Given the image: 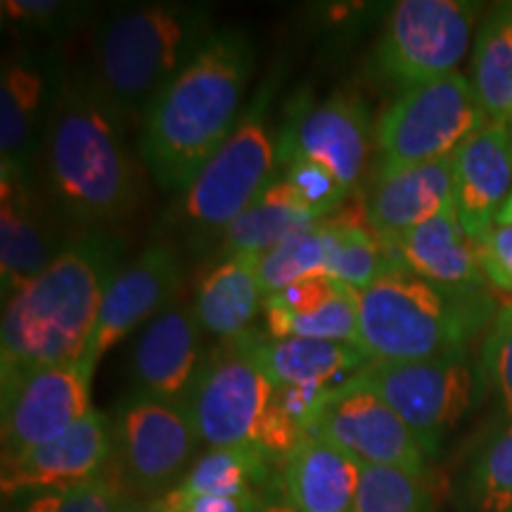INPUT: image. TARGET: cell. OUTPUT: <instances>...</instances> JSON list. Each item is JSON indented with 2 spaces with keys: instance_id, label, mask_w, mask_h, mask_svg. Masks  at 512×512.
I'll return each instance as SVG.
<instances>
[{
  "instance_id": "obj_1",
  "label": "cell",
  "mask_w": 512,
  "mask_h": 512,
  "mask_svg": "<svg viewBox=\"0 0 512 512\" xmlns=\"http://www.w3.org/2000/svg\"><path fill=\"white\" fill-rule=\"evenodd\" d=\"M254 43L247 31L214 29L200 53L147 107L140 157L157 185L183 192L242 119Z\"/></svg>"
},
{
  "instance_id": "obj_2",
  "label": "cell",
  "mask_w": 512,
  "mask_h": 512,
  "mask_svg": "<svg viewBox=\"0 0 512 512\" xmlns=\"http://www.w3.org/2000/svg\"><path fill=\"white\" fill-rule=\"evenodd\" d=\"M117 266V242L105 233H88L69 242L46 271L8 299L0 328V380L83 361Z\"/></svg>"
},
{
  "instance_id": "obj_3",
  "label": "cell",
  "mask_w": 512,
  "mask_h": 512,
  "mask_svg": "<svg viewBox=\"0 0 512 512\" xmlns=\"http://www.w3.org/2000/svg\"><path fill=\"white\" fill-rule=\"evenodd\" d=\"M46 159L55 202L72 221L98 228L136 211L140 176L126 143V119L91 69L69 74Z\"/></svg>"
},
{
  "instance_id": "obj_4",
  "label": "cell",
  "mask_w": 512,
  "mask_h": 512,
  "mask_svg": "<svg viewBox=\"0 0 512 512\" xmlns=\"http://www.w3.org/2000/svg\"><path fill=\"white\" fill-rule=\"evenodd\" d=\"M211 34L207 5H119L95 24V81L121 117L140 124L152 100L195 60Z\"/></svg>"
},
{
  "instance_id": "obj_5",
  "label": "cell",
  "mask_w": 512,
  "mask_h": 512,
  "mask_svg": "<svg viewBox=\"0 0 512 512\" xmlns=\"http://www.w3.org/2000/svg\"><path fill=\"white\" fill-rule=\"evenodd\" d=\"M494 313L489 290L453 292L394 268L361 292L358 347L375 363L460 356Z\"/></svg>"
},
{
  "instance_id": "obj_6",
  "label": "cell",
  "mask_w": 512,
  "mask_h": 512,
  "mask_svg": "<svg viewBox=\"0 0 512 512\" xmlns=\"http://www.w3.org/2000/svg\"><path fill=\"white\" fill-rule=\"evenodd\" d=\"M183 408L200 444L209 448L247 446L287 458L306 437L285 411L283 389L249 354L247 335L200 368Z\"/></svg>"
},
{
  "instance_id": "obj_7",
  "label": "cell",
  "mask_w": 512,
  "mask_h": 512,
  "mask_svg": "<svg viewBox=\"0 0 512 512\" xmlns=\"http://www.w3.org/2000/svg\"><path fill=\"white\" fill-rule=\"evenodd\" d=\"M489 124L465 74L403 91L375 124L380 176L453 157Z\"/></svg>"
},
{
  "instance_id": "obj_8",
  "label": "cell",
  "mask_w": 512,
  "mask_h": 512,
  "mask_svg": "<svg viewBox=\"0 0 512 512\" xmlns=\"http://www.w3.org/2000/svg\"><path fill=\"white\" fill-rule=\"evenodd\" d=\"M479 10L465 0H401L375 46V72L401 93L458 74Z\"/></svg>"
},
{
  "instance_id": "obj_9",
  "label": "cell",
  "mask_w": 512,
  "mask_h": 512,
  "mask_svg": "<svg viewBox=\"0 0 512 512\" xmlns=\"http://www.w3.org/2000/svg\"><path fill=\"white\" fill-rule=\"evenodd\" d=\"M266 105L268 88L256 95L238 128L183 190L181 219L195 233L223 235L275 178L278 162Z\"/></svg>"
},
{
  "instance_id": "obj_10",
  "label": "cell",
  "mask_w": 512,
  "mask_h": 512,
  "mask_svg": "<svg viewBox=\"0 0 512 512\" xmlns=\"http://www.w3.org/2000/svg\"><path fill=\"white\" fill-rule=\"evenodd\" d=\"M399 418L411 427L427 456L465 418L479 392L477 368L467 354L415 363H375L358 370Z\"/></svg>"
},
{
  "instance_id": "obj_11",
  "label": "cell",
  "mask_w": 512,
  "mask_h": 512,
  "mask_svg": "<svg viewBox=\"0 0 512 512\" xmlns=\"http://www.w3.org/2000/svg\"><path fill=\"white\" fill-rule=\"evenodd\" d=\"M200 444L183 406L145 394L121 403L114 420V458L121 484L140 496H164L190 472Z\"/></svg>"
},
{
  "instance_id": "obj_12",
  "label": "cell",
  "mask_w": 512,
  "mask_h": 512,
  "mask_svg": "<svg viewBox=\"0 0 512 512\" xmlns=\"http://www.w3.org/2000/svg\"><path fill=\"white\" fill-rule=\"evenodd\" d=\"M309 434L337 446L361 465L396 467L425 477L427 453L418 437L358 373L325 396Z\"/></svg>"
},
{
  "instance_id": "obj_13",
  "label": "cell",
  "mask_w": 512,
  "mask_h": 512,
  "mask_svg": "<svg viewBox=\"0 0 512 512\" xmlns=\"http://www.w3.org/2000/svg\"><path fill=\"white\" fill-rule=\"evenodd\" d=\"M55 48H19L0 72V169L31 174L67 88Z\"/></svg>"
},
{
  "instance_id": "obj_14",
  "label": "cell",
  "mask_w": 512,
  "mask_h": 512,
  "mask_svg": "<svg viewBox=\"0 0 512 512\" xmlns=\"http://www.w3.org/2000/svg\"><path fill=\"white\" fill-rule=\"evenodd\" d=\"M93 370L83 361L38 368L0 380L3 387V460L62 437L91 408Z\"/></svg>"
},
{
  "instance_id": "obj_15",
  "label": "cell",
  "mask_w": 512,
  "mask_h": 512,
  "mask_svg": "<svg viewBox=\"0 0 512 512\" xmlns=\"http://www.w3.org/2000/svg\"><path fill=\"white\" fill-rule=\"evenodd\" d=\"M370 157V114L361 100L347 95L304 107L287 121L275 145V162H309L354 192L363 183Z\"/></svg>"
},
{
  "instance_id": "obj_16",
  "label": "cell",
  "mask_w": 512,
  "mask_h": 512,
  "mask_svg": "<svg viewBox=\"0 0 512 512\" xmlns=\"http://www.w3.org/2000/svg\"><path fill=\"white\" fill-rule=\"evenodd\" d=\"M114 460V422L91 411L62 437L41 444L22 456L5 458L0 489L5 501L74 489L105 475Z\"/></svg>"
},
{
  "instance_id": "obj_17",
  "label": "cell",
  "mask_w": 512,
  "mask_h": 512,
  "mask_svg": "<svg viewBox=\"0 0 512 512\" xmlns=\"http://www.w3.org/2000/svg\"><path fill=\"white\" fill-rule=\"evenodd\" d=\"M67 245L31 174L0 169V287L5 302L46 271Z\"/></svg>"
},
{
  "instance_id": "obj_18",
  "label": "cell",
  "mask_w": 512,
  "mask_h": 512,
  "mask_svg": "<svg viewBox=\"0 0 512 512\" xmlns=\"http://www.w3.org/2000/svg\"><path fill=\"white\" fill-rule=\"evenodd\" d=\"M183 280V266L176 249L166 242L145 247L131 264L119 268L102 299L98 325L88 344L83 363L95 373V366L121 339L131 335L140 323L159 316L174 297Z\"/></svg>"
},
{
  "instance_id": "obj_19",
  "label": "cell",
  "mask_w": 512,
  "mask_h": 512,
  "mask_svg": "<svg viewBox=\"0 0 512 512\" xmlns=\"http://www.w3.org/2000/svg\"><path fill=\"white\" fill-rule=\"evenodd\" d=\"M453 181L460 226L479 242L512 192V124L489 121L479 128L453 155Z\"/></svg>"
},
{
  "instance_id": "obj_20",
  "label": "cell",
  "mask_w": 512,
  "mask_h": 512,
  "mask_svg": "<svg viewBox=\"0 0 512 512\" xmlns=\"http://www.w3.org/2000/svg\"><path fill=\"white\" fill-rule=\"evenodd\" d=\"M200 328L188 304L169 306L150 320L133 349L136 394L183 406L200 373Z\"/></svg>"
},
{
  "instance_id": "obj_21",
  "label": "cell",
  "mask_w": 512,
  "mask_h": 512,
  "mask_svg": "<svg viewBox=\"0 0 512 512\" xmlns=\"http://www.w3.org/2000/svg\"><path fill=\"white\" fill-rule=\"evenodd\" d=\"M389 240L403 271L453 292H486L477 245L460 226L456 207Z\"/></svg>"
},
{
  "instance_id": "obj_22",
  "label": "cell",
  "mask_w": 512,
  "mask_h": 512,
  "mask_svg": "<svg viewBox=\"0 0 512 512\" xmlns=\"http://www.w3.org/2000/svg\"><path fill=\"white\" fill-rule=\"evenodd\" d=\"M451 207H456V181L453 157H448L377 176L366 211L377 233L396 238Z\"/></svg>"
},
{
  "instance_id": "obj_23",
  "label": "cell",
  "mask_w": 512,
  "mask_h": 512,
  "mask_svg": "<svg viewBox=\"0 0 512 512\" xmlns=\"http://www.w3.org/2000/svg\"><path fill=\"white\" fill-rule=\"evenodd\" d=\"M249 354L280 389L294 392H330L339 387V377H354L370 363L358 344L325 342V339H249Z\"/></svg>"
},
{
  "instance_id": "obj_24",
  "label": "cell",
  "mask_w": 512,
  "mask_h": 512,
  "mask_svg": "<svg viewBox=\"0 0 512 512\" xmlns=\"http://www.w3.org/2000/svg\"><path fill=\"white\" fill-rule=\"evenodd\" d=\"M361 463L306 434L285 458L283 491L297 512H354Z\"/></svg>"
},
{
  "instance_id": "obj_25",
  "label": "cell",
  "mask_w": 512,
  "mask_h": 512,
  "mask_svg": "<svg viewBox=\"0 0 512 512\" xmlns=\"http://www.w3.org/2000/svg\"><path fill=\"white\" fill-rule=\"evenodd\" d=\"M325 273L339 283L363 292L384 273L401 268L392 240L377 233L368 221L366 207L344 204L337 214L323 221Z\"/></svg>"
},
{
  "instance_id": "obj_26",
  "label": "cell",
  "mask_w": 512,
  "mask_h": 512,
  "mask_svg": "<svg viewBox=\"0 0 512 512\" xmlns=\"http://www.w3.org/2000/svg\"><path fill=\"white\" fill-rule=\"evenodd\" d=\"M256 261V256H228L200 280L192 309L211 335L228 342L247 335L249 323L266 299Z\"/></svg>"
},
{
  "instance_id": "obj_27",
  "label": "cell",
  "mask_w": 512,
  "mask_h": 512,
  "mask_svg": "<svg viewBox=\"0 0 512 512\" xmlns=\"http://www.w3.org/2000/svg\"><path fill=\"white\" fill-rule=\"evenodd\" d=\"M325 221L283 178H273L249 207L223 230V256H264L280 242Z\"/></svg>"
},
{
  "instance_id": "obj_28",
  "label": "cell",
  "mask_w": 512,
  "mask_h": 512,
  "mask_svg": "<svg viewBox=\"0 0 512 512\" xmlns=\"http://www.w3.org/2000/svg\"><path fill=\"white\" fill-rule=\"evenodd\" d=\"M470 83L486 119L512 124V3L496 5L479 27Z\"/></svg>"
},
{
  "instance_id": "obj_29",
  "label": "cell",
  "mask_w": 512,
  "mask_h": 512,
  "mask_svg": "<svg viewBox=\"0 0 512 512\" xmlns=\"http://www.w3.org/2000/svg\"><path fill=\"white\" fill-rule=\"evenodd\" d=\"M271 460L259 448H209L192 463L178 489L207 496H254L256 486L268 477Z\"/></svg>"
},
{
  "instance_id": "obj_30",
  "label": "cell",
  "mask_w": 512,
  "mask_h": 512,
  "mask_svg": "<svg viewBox=\"0 0 512 512\" xmlns=\"http://www.w3.org/2000/svg\"><path fill=\"white\" fill-rule=\"evenodd\" d=\"M268 332L273 339L302 337L325 339V342L358 344V323H361V292L349 287L342 297L309 316H287L280 311L264 309Z\"/></svg>"
},
{
  "instance_id": "obj_31",
  "label": "cell",
  "mask_w": 512,
  "mask_h": 512,
  "mask_svg": "<svg viewBox=\"0 0 512 512\" xmlns=\"http://www.w3.org/2000/svg\"><path fill=\"white\" fill-rule=\"evenodd\" d=\"M259 268V280L264 297L285 290L297 280L311 278V275L325 273V230L323 221L318 226L302 233L292 235L268 249L264 256L256 261Z\"/></svg>"
},
{
  "instance_id": "obj_32",
  "label": "cell",
  "mask_w": 512,
  "mask_h": 512,
  "mask_svg": "<svg viewBox=\"0 0 512 512\" xmlns=\"http://www.w3.org/2000/svg\"><path fill=\"white\" fill-rule=\"evenodd\" d=\"M467 498L477 512H512V418L472 465Z\"/></svg>"
},
{
  "instance_id": "obj_33",
  "label": "cell",
  "mask_w": 512,
  "mask_h": 512,
  "mask_svg": "<svg viewBox=\"0 0 512 512\" xmlns=\"http://www.w3.org/2000/svg\"><path fill=\"white\" fill-rule=\"evenodd\" d=\"M425 505L422 477L396 467L361 465L354 512H425Z\"/></svg>"
},
{
  "instance_id": "obj_34",
  "label": "cell",
  "mask_w": 512,
  "mask_h": 512,
  "mask_svg": "<svg viewBox=\"0 0 512 512\" xmlns=\"http://www.w3.org/2000/svg\"><path fill=\"white\" fill-rule=\"evenodd\" d=\"M5 27L27 36H60L74 29L88 15L91 5L69 0H3Z\"/></svg>"
},
{
  "instance_id": "obj_35",
  "label": "cell",
  "mask_w": 512,
  "mask_h": 512,
  "mask_svg": "<svg viewBox=\"0 0 512 512\" xmlns=\"http://www.w3.org/2000/svg\"><path fill=\"white\" fill-rule=\"evenodd\" d=\"M124 498V484L112 463L110 470L93 482L31 496L19 512H119Z\"/></svg>"
},
{
  "instance_id": "obj_36",
  "label": "cell",
  "mask_w": 512,
  "mask_h": 512,
  "mask_svg": "<svg viewBox=\"0 0 512 512\" xmlns=\"http://www.w3.org/2000/svg\"><path fill=\"white\" fill-rule=\"evenodd\" d=\"M484 375L498 392L505 415L512 418V299L498 306L486 332Z\"/></svg>"
},
{
  "instance_id": "obj_37",
  "label": "cell",
  "mask_w": 512,
  "mask_h": 512,
  "mask_svg": "<svg viewBox=\"0 0 512 512\" xmlns=\"http://www.w3.org/2000/svg\"><path fill=\"white\" fill-rule=\"evenodd\" d=\"M280 169H283L280 178L323 219H330L332 214H337L347 204V188L335 176L328 174L323 166L309 162H290L280 166Z\"/></svg>"
},
{
  "instance_id": "obj_38",
  "label": "cell",
  "mask_w": 512,
  "mask_h": 512,
  "mask_svg": "<svg viewBox=\"0 0 512 512\" xmlns=\"http://www.w3.org/2000/svg\"><path fill=\"white\" fill-rule=\"evenodd\" d=\"M349 290V285L339 283L337 278H332L328 273L311 275V278L297 280L285 290L271 294L264 299V309L268 311H280L287 316H309L325 306L335 302Z\"/></svg>"
},
{
  "instance_id": "obj_39",
  "label": "cell",
  "mask_w": 512,
  "mask_h": 512,
  "mask_svg": "<svg viewBox=\"0 0 512 512\" xmlns=\"http://www.w3.org/2000/svg\"><path fill=\"white\" fill-rule=\"evenodd\" d=\"M479 266L486 283L512 297V226L496 223L482 240L475 242Z\"/></svg>"
},
{
  "instance_id": "obj_40",
  "label": "cell",
  "mask_w": 512,
  "mask_h": 512,
  "mask_svg": "<svg viewBox=\"0 0 512 512\" xmlns=\"http://www.w3.org/2000/svg\"><path fill=\"white\" fill-rule=\"evenodd\" d=\"M261 494L254 496H207V494H188L183 489H171L169 494L159 496L171 512H254Z\"/></svg>"
},
{
  "instance_id": "obj_41",
  "label": "cell",
  "mask_w": 512,
  "mask_h": 512,
  "mask_svg": "<svg viewBox=\"0 0 512 512\" xmlns=\"http://www.w3.org/2000/svg\"><path fill=\"white\" fill-rule=\"evenodd\" d=\"M254 512H297V510H294L292 503L287 501L283 484H280V494L259 496V503H256Z\"/></svg>"
},
{
  "instance_id": "obj_42",
  "label": "cell",
  "mask_w": 512,
  "mask_h": 512,
  "mask_svg": "<svg viewBox=\"0 0 512 512\" xmlns=\"http://www.w3.org/2000/svg\"><path fill=\"white\" fill-rule=\"evenodd\" d=\"M119 512H171L166 505L159 501V498H152V501H138V498H124Z\"/></svg>"
},
{
  "instance_id": "obj_43",
  "label": "cell",
  "mask_w": 512,
  "mask_h": 512,
  "mask_svg": "<svg viewBox=\"0 0 512 512\" xmlns=\"http://www.w3.org/2000/svg\"><path fill=\"white\" fill-rule=\"evenodd\" d=\"M496 223H510V226H512V192H510L508 202L503 204V209H501V214H498Z\"/></svg>"
},
{
  "instance_id": "obj_44",
  "label": "cell",
  "mask_w": 512,
  "mask_h": 512,
  "mask_svg": "<svg viewBox=\"0 0 512 512\" xmlns=\"http://www.w3.org/2000/svg\"><path fill=\"white\" fill-rule=\"evenodd\" d=\"M3 512H12V510L8 508V505H5V508H3Z\"/></svg>"
}]
</instances>
